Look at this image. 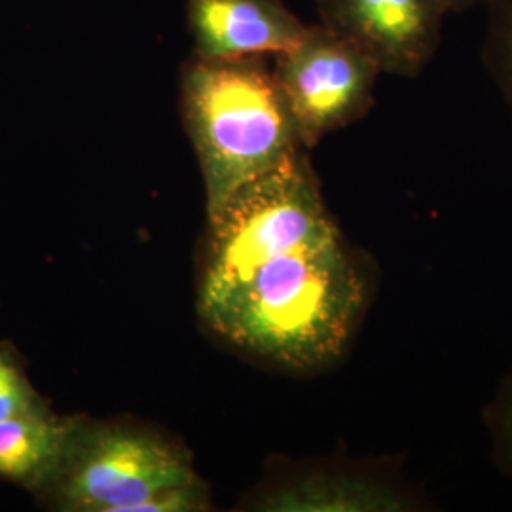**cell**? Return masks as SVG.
Listing matches in <instances>:
<instances>
[{"label": "cell", "instance_id": "obj_6", "mask_svg": "<svg viewBox=\"0 0 512 512\" xmlns=\"http://www.w3.org/2000/svg\"><path fill=\"white\" fill-rule=\"evenodd\" d=\"M319 23L368 55L382 73L416 78L437 54L444 0H315Z\"/></svg>", "mask_w": 512, "mask_h": 512}, {"label": "cell", "instance_id": "obj_9", "mask_svg": "<svg viewBox=\"0 0 512 512\" xmlns=\"http://www.w3.org/2000/svg\"><path fill=\"white\" fill-rule=\"evenodd\" d=\"M395 501L382 490L349 478L306 480L268 494L262 511H389Z\"/></svg>", "mask_w": 512, "mask_h": 512}, {"label": "cell", "instance_id": "obj_7", "mask_svg": "<svg viewBox=\"0 0 512 512\" xmlns=\"http://www.w3.org/2000/svg\"><path fill=\"white\" fill-rule=\"evenodd\" d=\"M194 55L226 61L281 54L304 37V25L283 0H186Z\"/></svg>", "mask_w": 512, "mask_h": 512}, {"label": "cell", "instance_id": "obj_10", "mask_svg": "<svg viewBox=\"0 0 512 512\" xmlns=\"http://www.w3.org/2000/svg\"><path fill=\"white\" fill-rule=\"evenodd\" d=\"M486 4L490 19L482 57L512 109V0H486Z\"/></svg>", "mask_w": 512, "mask_h": 512}, {"label": "cell", "instance_id": "obj_5", "mask_svg": "<svg viewBox=\"0 0 512 512\" xmlns=\"http://www.w3.org/2000/svg\"><path fill=\"white\" fill-rule=\"evenodd\" d=\"M274 74L302 147L365 116L374 101L380 67L321 23L293 48L275 54Z\"/></svg>", "mask_w": 512, "mask_h": 512}, {"label": "cell", "instance_id": "obj_4", "mask_svg": "<svg viewBox=\"0 0 512 512\" xmlns=\"http://www.w3.org/2000/svg\"><path fill=\"white\" fill-rule=\"evenodd\" d=\"M198 478L190 454L160 433L76 416L65 456L37 499L54 511L133 512L152 495Z\"/></svg>", "mask_w": 512, "mask_h": 512}, {"label": "cell", "instance_id": "obj_12", "mask_svg": "<svg viewBox=\"0 0 512 512\" xmlns=\"http://www.w3.org/2000/svg\"><path fill=\"white\" fill-rule=\"evenodd\" d=\"M209 509V492L202 480L173 486L152 495L133 512H203Z\"/></svg>", "mask_w": 512, "mask_h": 512}, {"label": "cell", "instance_id": "obj_11", "mask_svg": "<svg viewBox=\"0 0 512 512\" xmlns=\"http://www.w3.org/2000/svg\"><path fill=\"white\" fill-rule=\"evenodd\" d=\"M48 406L31 384L18 351L0 342V421Z\"/></svg>", "mask_w": 512, "mask_h": 512}, {"label": "cell", "instance_id": "obj_3", "mask_svg": "<svg viewBox=\"0 0 512 512\" xmlns=\"http://www.w3.org/2000/svg\"><path fill=\"white\" fill-rule=\"evenodd\" d=\"M302 150L239 186L207 217L198 308L236 289L277 256L338 236Z\"/></svg>", "mask_w": 512, "mask_h": 512}, {"label": "cell", "instance_id": "obj_8", "mask_svg": "<svg viewBox=\"0 0 512 512\" xmlns=\"http://www.w3.org/2000/svg\"><path fill=\"white\" fill-rule=\"evenodd\" d=\"M74 423L50 406L0 421V480L37 495L65 456Z\"/></svg>", "mask_w": 512, "mask_h": 512}, {"label": "cell", "instance_id": "obj_13", "mask_svg": "<svg viewBox=\"0 0 512 512\" xmlns=\"http://www.w3.org/2000/svg\"><path fill=\"white\" fill-rule=\"evenodd\" d=\"M446 2V8L448 12H463V10H469L473 6L478 4H486V0H444Z\"/></svg>", "mask_w": 512, "mask_h": 512}, {"label": "cell", "instance_id": "obj_1", "mask_svg": "<svg viewBox=\"0 0 512 512\" xmlns=\"http://www.w3.org/2000/svg\"><path fill=\"white\" fill-rule=\"evenodd\" d=\"M365 300V279L338 234L262 264L198 310L209 329L247 355L315 370L344 353Z\"/></svg>", "mask_w": 512, "mask_h": 512}, {"label": "cell", "instance_id": "obj_14", "mask_svg": "<svg viewBox=\"0 0 512 512\" xmlns=\"http://www.w3.org/2000/svg\"><path fill=\"white\" fill-rule=\"evenodd\" d=\"M509 440H511V444H512V410H511V420H509Z\"/></svg>", "mask_w": 512, "mask_h": 512}, {"label": "cell", "instance_id": "obj_2", "mask_svg": "<svg viewBox=\"0 0 512 512\" xmlns=\"http://www.w3.org/2000/svg\"><path fill=\"white\" fill-rule=\"evenodd\" d=\"M181 112L202 167L207 217L239 186L302 148L264 55L226 61L194 55L181 71Z\"/></svg>", "mask_w": 512, "mask_h": 512}]
</instances>
